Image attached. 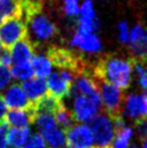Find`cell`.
Wrapping results in <instances>:
<instances>
[{"mask_svg": "<svg viewBox=\"0 0 147 148\" xmlns=\"http://www.w3.org/2000/svg\"><path fill=\"white\" fill-rule=\"evenodd\" d=\"M132 69V60L127 61L116 56H105L93 67V79L106 81L120 90L127 89L131 82Z\"/></svg>", "mask_w": 147, "mask_h": 148, "instance_id": "6da1fadb", "label": "cell"}, {"mask_svg": "<svg viewBox=\"0 0 147 148\" xmlns=\"http://www.w3.org/2000/svg\"><path fill=\"white\" fill-rule=\"evenodd\" d=\"M96 147H108L114 140L116 131L111 118L107 114H98L89 121Z\"/></svg>", "mask_w": 147, "mask_h": 148, "instance_id": "7a4b0ae2", "label": "cell"}, {"mask_svg": "<svg viewBox=\"0 0 147 148\" xmlns=\"http://www.w3.org/2000/svg\"><path fill=\"white\" fill-rule=\"evenodd\" d=\"M96 86L100 91L101 101L103 103V106L106 110V114L110 118L116 116L121 115V104L123 101L122 92L117 86H113L106 81L102 80H95Z\"/></svg>", "mask_w": 147, "mask_h": 148, "instance_id": "3957f363", "label": "cell"}, {"mask_svg": "<svg viewBox=\"0 0 147 148\" xmlns=\"http://www.w3.org/2000/svg\"><path fill=\"white\" fill-rule=\"evenodd\" d=\"M28 28L21 16H13L0 25V41L3 48L10 49L15 42L27 37Z\"/></svg>", "mask_w": 147, "mask_h": 148, "instance_id": "277c9868", "label": "cell"}, {"mask_svg": "<svg viewBox=\"0 0 147 148\" xmlns=\"http://www.w3.org/2000/svg\"><path fill=\"white\" fill-rule=\"evenodd\" d=\"M48 58L51 61L52 65L56 66L57 68L61 69L70 70L75 74V76L84 71V66L82 64V61H80L79 56L74 52H70L69 50L52 47L48 51Z\"/></svg>", "mask_w": 147, "mask_h": 148, "instance_id": "5b68a950", "label": "cell"}, {"mask_svg": "<svg viewBox=\"0 0 147 148\" xmlns=\"http://www.w3.org/2000/svg\"><path fill=\"white\" fill-rule=\"evenodd\" d=\"M28 27L34 37L39 41H47L57 34L56 26L41 12L36 13L29 18L27 22V28Z\"/></svg>", "mask_w": 147, "mask_h": 148, "instance_id": "8992f818", "label": "cell"}, {"mask_svg": "<svg viewBox=\"0 0 147 148\" xmlns=\"http://www.w3.org/2000/svg\"><path fill=\"white\" fill-rule=\"evenodd\" d=\"M66 143L70 148H91L93 147L94 138L89 125L75 124L67 129Z\"/></svg>", "mask_w": 147, "mask_h": 148, "instance_id": "52a82bcc", "label": "cell"}, {"mask_svg": "<svg viewBox=\"0 0 147 148\" xmlns=\"http://www.w3.org/2000/svg\"><path fill=\"white\" fill-rule=\"evenodd\" d=\"M128 43L133 60L147 62V32L142 25H135L131 29Z\"/></svg>", "mask_w": 147, "mask_h": 148, "instance_id": "ba28073f", "label": "cell"}, {"mask_svg": "<svg viewBox=\"0 0 147 148\" xmlns=\"http://www.w3.org/2000/svg\"><path fill=\"white\" fill-rule=\"evenodd\" d=\"M101 105L91 101L83 95H75L73 102V115L74 121L79 122H89L95 115H98Z\"/></svg>", "mask_w": 147, "mask_h": 148, "instance_id": "9c48e42d", "label": "cell"}, {"mask_svg": "<svg viewBox=\"0 0 147 148\" xmlns=\"http://www.w3.org/2000/svg\"><path fill=\"white\" fill-rule=\"evenodd\" d=\"M2 97L7 107L11 109H26L32 105L20 84H12Z\"/></svg>", "mask_w": 147, "mask_h": 148, "instance_id": "30bf717a", "label": "cell"}, {"mask_svg": "<svg viewBox=\"0 0 147 148\" xmlns=\"http://www.w3.org/2000/svg\"><path fill=\"white\" fill-rule=\"evenodd\" d=\"M35 112L30 105L26 109H11L5 112L3 120L9 127H29V124L34 122Z\"/></svg>", "mask_w": 147, "mask_h": 148, "instance_id": "8fae6325", "label": "cell"}, {"mask_svg": "<svg viewBox=\"0 0 147 148\" xmlns=\"http://www.w3.org/2000/svg\"><path fill=\"white\" fill-rule=\"evenodd\" d=\"M71 86H73V83L63 78L60 71H54L48 76L47 88L49 90L50 94L54 95L57 99H61L62 97L69 95Z\"/></svg>", "mask_w": 147, "mask_h": 148, "instance_id": "7c38bea8", "label": "cell"}, {"mask_svg": "<svg viewBox=\"0 0 147 148\" xmlns=\"http://www.w3.org/2000/svg\"><path fill=\"white\" fill-rule=\"evenodd\" d=\"M70 45L78 48L79 50L87 53H98L102 48L100 38L94 34L80 35L78 33H75L70 40Z\"/></svg>", "mask_w": 147, "mask_h": 148, "instance_id": "4fadbf2b", "label": "cell"}, {"mask_svg": "<svg viewBox=\"0 0 147 148\" xmlns=\"http://www.w3.org/2000/svg\"><path fill=\"white\" fill-rule=\"evenodd\" d=\"M34 45L28 38H23L20 41L15 42L14 45L9 49L11 54L12 63L19 64V63L27 62L34 55Z\"/></svg>", "mask_w": 147, "mask_h": 148, "instance_id": "5bb4252c", "label": "cell"}, {"mask_svg": "<svg viewBox=\"0 0 147 148\" xmlns=\"http://www.w3.org/2000/svg\"><path fill=\"white\" fill-rule=\"evenodd\" d=\"M23 91L29 99V102L33 104L37 99H39L41 96L47 93L48 88H47V82L45 79L41 78H28L24 80L23 83L21 84Z\"/></svg>", "mask_w": 147, "mask_h": 148, "instance_id": "9a60e30c", "label": "cell"}, {"mask_svg": "<svg viewBox=\"0 0 147 148\" xmlns=\"http://www.w3.org/2000/svg\"><path fill=\"white\" fill-rule=\"evenodd\" d=\"M61 99L55 97L50 93H45L35 103L32 104L33 110L35 114H54L56 108L61 105Z\"/></svg>", "mask_w": 147, "mask_h": 148, "instance_id": "2e32d148", "label": "cell"}, {"mask_svg": "<svg viewBox=\"0 0 147 148\" xmlns=\"http://www.w3.org/2000/svg\"><path fill=\"white\" fill-rule=\"evenodd\" d=\"M30 64L33 68V74H35L37 78H47L52 71V63L48 58V56L45 55L41 54L33 55Z\"/></svg>", "mask_w": 147, "mask_h": 148, "instance_id": "e0dca14e", "label": "cell"}, {"mask_svg": "<svg viewBox=\"0 0 147 148\" xmlns=\"http://www.w3.org/2000/svg\"><path fill=\"white\" fill-rule=\"evenodd\" d=\"M29 127H11L7 132V143L11 148H22L28 140Z\"/></svg>", "mask_w": 147, "mask_h": 148, "instance_id": "ac0fdd59", "label": "cell"}, {"mask_svg": "<svg viewBox=\"0 0 147 148\" xmlns=\"http://www.w3.org/2000/svg\"><path fill=\"white\" fill-rule=\"evenodd\" d=\"M41 135L45 140L47 148H61L66 144V130L60 127Z\"/></svg>", "mask_w": 147, "mask_h": 148, "instance_id": "d6986e66", "label": "cell"}, {"mask_svg": "<svg viewBox=\"0 0 147 148\" xmlns=\"http://www.w3.org/2000/svg\"><path fill=\"white\" fill-rule=\"evenodd\" d=\"M20 0H0V25L5 20L20 16Z\"/></svg>", "mask_w": 147, "mask_h": 148, "instance_id": "ffe728a7", "label": "cell"}, {"mask_svg": "<svg viewBox=\"0 0 147 148\" xmlns=\"http://www.w3.org/2000/svg\"><path fill=\"white\" fill-rule=\"evenodd\" d=\"M34 122L36 123L38 130L40 131L41 134H43L45 132H49L57 127L56 121L54 118L53 114H35L34 117Z\"/></svg>", "mask_w": 147, "mask_h": 148, "instance_id": "44dd1931", "label": "cell"}, {"mask_svg": "<svg viewBox=\"0 0 147 148\" xmlns=\"http://www.w3.org/2000/svg\"><path fill=\"white\" fill-rule=\"evenodd\" d=\"M124 114L132 119H139L141 117V104L139 94H130L124 101Z\"/></svg>", "mask_w": 147, "mask_h": 148, "instance_id": "7402d4cb", "label": "cell"}, {"mask_svg": "<svg viewBox=\"0 0 147 148\" xmlns=\"http://www.w3.org/2000/svg\"><path fill=\"white\" fill-rule=\"evenodd\" d=\"M53 116L54 118H55L57 125H60V127H62V129L67 130L68 127H70L73 125L74 123L73 115H71V112L67 109V107L63 103H61V105L57 107L56 110L54 111Z\"/></svg>", "mask_w": 147, "mask_h": 148, "instance_id": "603a6c76", "label": "cell"}, {"mask_svg": "<svg viewBox=\"0 0 147 148\" xmlns=\"http://www.w3.org/2000/svg\"><path fill=\"white\" fill-rule=\"evenodd\" d=\"M133 135V130L131 127H123L120 130L116 132L115 134V140H113L111 144H110V148H128L129 142L132 138Z\"/></svg>", "mask_w": 147, "mask_h": 148, "instance_id": "cb8c5ba5", "label": "cell"}, {"mask_svg": "<svg viewBox=\"0 0 147 148\" xmlns=\"http://www.w3.org/2000/svg\"><path fill=\"white\" fill-rule=\"evenodd\" d=\"M11 76L16 80H26L33 76V68L29 61L14 64L11 68Z\"/></svg>", "mask_w": 147, "mask_h": 148, "instance_id": "d4e9b609", "label": "cell"}, {"mask_svg": "<svg viewBox=\"0 0 147 148\" xmlns=\"http://www.w3.org/2000/svg\"><path fill=\"white\" fill-rule=\"evenodd\" d=\"M22 148H47V145L40 133H35L29 136Z\"/></svg>", "mask_w": 147, "mask_h": 148, "instance_id": "484cf974", "label": "cell"}, {"mask_svg": "<svg viewBox=\"0 0 147 148\" xmlns=\"http://www.w3.org/2000/svg\"><path fill=\"white\" fill-rule=\"evenodd\" d=\"M11 79H12V76L9 70V67L0 64V91L4 90L10 84Z\"/></svg>", "mask_w": 147, "mask_h": 148, "instance_id": "4316f807", "label": "cell"}, {"mask_svg": "<svg viewBox=\"0 0 147 148\" xmlns=\"http://www.w3.org/2000/svg\"><path fill=\"white\" fill-rule=\"evenodd\" d=\"M135 132L141 140L147 137V117H143L136 120L135 122Z\"/></svg>", "mask_w": 147, "mask_h": 148, "instance_id": "83f0119b", "label": "cell"}, {"mask_svg": "<svg viewBox=\"0 0 147 148\" xmlns=\"http://www.w3.org/2000/svg\"><path fill=\"white\" fill-rule=\"evenodd\" d=\"M79 14L83 17H95V12L93 10V3L91 0H86L79 8Z\"/></svg>", "mask_w": 147, "mask_h": 148, "instance_id": "f1b7e54d", "label": "cell"}, {"mask_svg": "<svg viewBox=\"0 0 147 148\" xmlns=\"http://www.w3.org/2000/svg\"><path fill=\"white\" fill-rule=\"evenodd\" d=\"M118 30H119V39H120V41L122 42V43H128L130 30H129L127 22H120L118 26Z\"/></svg>", "mask_w": 147, "mask_h": 148, "instance_id": "f546056e", "label": "cell"}, {"mask_svg": "<svg viewBox=\"0 0 147 148\" xmlns=\"http://www.w3.org/2000/svg\"><path fill=\"white\" fill-rule=\"evenodd\" d=\"M8 124L3 119L0 120V148H8L7 143V132H8Z\"/></svg>", "mask_w": 147, "mask_h": 148, "instance_id": "4dcf8cb0", "label": "cell"}, {"mask_svg": "<svg viewBox=\"0 0 147 148\" xmlns=\"http://www.w3.org/2000/svg\"><path fill=\"white\" fill-rule=\"evenodd\" d=\"M64 11L69 16H76V15H78L79 14L78 1H68V2H65Z\"/></svg>", "mask_w": 147, "mask_h": 148, "instance_id": "1f68e13d", "label": "cell"}, {"mask_svg": "<svg viewBox=\"0 0 147 148\" xmlns=\"http://www.w3.org/2000/svg\"><path fill=\"white\" fill-rule=\"evenodd\" d=\"M0 64H2L4 66H10L12 64V60H11V54L10 51L7 48H3L0 50Z\"/></svg>", "mask_w": 147, "mask_h": 148, "instance_id": "d6a6232c", "label": "cell"}, {"mask_svg": "<svg viewBox=\"0 0 147 148\" xmlns=\"http://www.w3.org/2000/svg\"><path fill=\"white\" fill-rule=\"evenodd\" d=\"M139 104H141V117H147V92H144L139 95Z\"/></svg>", "mask_w": 147, "mask_h": 148, "instance_id": "836d02e7", "label": "cell"}, {"mask_svg": "<svg viewBox=\"0 0 147 148\" xmlns=\"http://www.w3.org/2000/svg\"><path fill=\"white\" fill-rule=\"evenodd\" d=\"M5 112H7V105L4 103L2 95H0V120L3 119Z\"/></svg>", "mask_w": 147, "mask_h": 148, "instance_id": "e575fe53", "label": "cell"}, {"mask_svg": "<svg viewBox=\"0 0 147 148\" xmlns=\"http://www.w3.org/2000/svg\"><path fill=\"white\" fill-rule=\"evenodd\" d=\"M142 147L143 148H147V137L142 140Z\"/></svg>", "mask_w": 147, "mask_h": 148, "instance_id": "d590c367", "label": "cell"}, {"mask_svg": "<svg viewBox=\"0 0 147 148\" xmlns=\"http://www.w3.org/2000/svg\"><path fill=\"white\" fill-rule=\"evenodd\" d=\"M65 2H68V1H78V0H64Z\"/></svg>", "mask_w": 147, "mask_h": 148, "instance_id": "8d00e7d4", "label": "cell"}, {"mask_svg": "<svg viewBox=\"0 0 147 148\" xmlns=\"http://www.w3.org/2000/svg\"><path fill=\"white\" fill-rule=\"evenodd\" d=\"M92 148H110V147L108 146V147H92Z\"/></svg>", "mask_w": 147, "mask_h": 148, "instance_id": "74e56055", "label": "cell"}, {"mask_svg": "<svg viewBox=\"0 0 147 148\" xmlns=\"http://www.w3.org/2000/svg\"><path fill=\"white\" fill-rule=\"evenodd\" d=\"M2 49V43H1V41H0V50Z\"/></svg>", "mask_w": 147, "mask_h": 148, "instance_id": "f35d334b", "label": "cell"}, {"mask_svg": "<svg viewBox=\"0 0 147 148\" xmlns=\"http://www.w3.org/2000/svg\"><path fill=\"white\" fill-rule=\"evenodd\" d=\"M61 148H70L69 146H63V147H61Z\"/></svg>", "mask_w": 147, "mask_h": 148, "instance_id": "ab89813d", "label": "cell"}, {"mask_svg": "<svg viewBox=\"0 0 147 148\" xmlns=\"http://www.w3.org/2000/svg\"><path fill=\"white\" fill-rule=\"evenodd\" d=\"M130 148H139V147H136V146H132V147H130Z\"/></svg>", "mask_w": 147, "mask_h": 148, "instance_id": "60d3db41", "label": "cell"}]
</instances>
